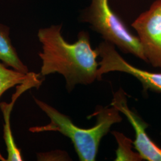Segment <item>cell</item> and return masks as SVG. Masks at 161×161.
I'll return each instance as SVG.
<instances>
[{
  "label": "cell",
  "instance_id": "5",
  "mask_svg": "<svg viewBox=\"0 0 161 161\" xmlns=\"http://www.w3.org/2000/svg\"><path fill=\"white\" fill-rule=\"evenodd\" d=\"M131 26L137 33L145 56L153 67L161 68V0H156Z\"/></svg>",
  "mask_w": 161,
  "mask_h": 161
},
{
  "label": "cell",
  "instance_id": "6",
  "mask_svg": "<svg viewBox=\"0 0 161 161\" xmlns=\"http://www.w3.org/2000/svg\"><path fill=\"white\" fill-rule=\"evenodd\" d=\"M110 106H114L125 115L131 123L136 133L133 144L143 159L149 161H161V149L149 138L146 129L148 127L136 112L130 109L128 105L127 95L120 88L114 93Z\"/></svg>",
  "mask_w": 161,
  "mask_h": 161
},
{
  "label": "cell",
  "instance_id": "4",
  "mask_svg": "<svg viewBox=\"0 0 161 161\" xmlns=\"http://www.w3.org/2000/svg\"><path fill=\"white\" fill-rule=\"evenodd\" d=\"M96 49L101 58L98 63V80H102L103 75L110 72H122L137 78L144 90L161 92V73L150 72L134 66L118 53L114 45L106 41L100 42Z\"/></svg>",
  "mask_w": 161,
  "mask_h": 161
},
{
  "label": "cell",
  "instance_id": "7",
  "mask_svg": "<svg viewBox=\"0 0 161 161\" xmlns=\"http://www.w3.org/2000/svg\"><path fill=\"white\" fill-rule=\"evenodd\" d=\"M42 77L39 74H35L31 78L23 82V84L17 86L16 92L12 97V102L10 103L2 102L0 103V108L3 112L4 125V139L5 141L7 158V161H22L23 157L21 153V150L17 147V145L14 142L12 134V128L10 125V114L14 104L18 97L23 92L32 88H38L42 82Z\"/></svg>",
  "mask_w": 161,
  "mask_h": 161
},
{
  "label": "cell",
  "instance_id": "2",
  "mask_svg": "<svg viewBox=\"0 0 161 161\" xmlns=\"http://www.w3.org/2000/svg\"><path fill=\"white\" fill-rule=\"evenodd\" d=\"M35 103L50 118L48 124L29 128L33 133L56 131L68 137L74 145L75 152L80 161H96L100 142L109 132L111 127L122 121L120 112L114 106H98L95 112L88 116H96V124L90 128L78 127L68 116L61 113L46 102L34 97Z\"/></svg>",
  "mask_w": 161,
  "mask_h": 161
},
{
  "label": "cell",
  "instance_id": "11",
  "mask_svg": "<svg viewBox=\"0 0 161 161\" xmlns=\"http://www.w3.org/2000/svg\"><path fill=\"white\" fill-rule=\"evenodd\" d=\"M38 161H72L68 153L64 150H56L46 153H36Z\"/></svg>",
  "mask_w": 161,
  "mask_h": 161
},
{
  "label": "cell",
  "instance_id": "9",
  "mask_svg": "<svg viewBox=\"0 0 161 161\" xmlns=\"http://www.w3.org/2000/svg\"><path fill=\"white\" fill-rule=\"evenodd\" d=\"M7 66L5 64L0 63V98L10 88L23 84L36 74L34 72L24 74L15 69H8ZM0 160H4L1 153Z\"/></svg>",
  "mask_w": 161,
  "mask_h": 161
},
{
  "label": "cell",
  "instance_id": "3",
  "mask_svg": "<svg viewBox=\"0 0 161 161\" xmlns=\"http://www.w3.org/2000/svg\"><path fill=\"white\" fill-rule=\"evenodd\" d=\"M80 20L125 53L147 62L138 36L132 34L110 7L109 0H92L82 13Z\"/></svg>",
  "mask_w": 161,
  "mask_h": 161
},
{
  "label": "cell",
  "instance_id": "1",
  "mask_svg": "<svg viewBox=\"0 0 161 161\" xmlns=\"http://www.w3.org/2000/svg\"><path fill=\"white\" fill-rule=\"evenodd\" d=\"M62 29V24L53 25L38 32L42 49L38 54L42 60L40 75H63L66 88L70 93L76 85H89L97 80L98 54L92 49L87 32L80 31L77 40L69 43L64 39Z\"/></svg>",
  "mask_w": 161,
  "mask_h": 161
},
{
  "label": "cell",
  "instance_id": "8",
  "mask_svg": "<svg viewBox=\"0 0 161 161\" xmlns=\"http://www.w3.org/2000/svg\"><path fill=\"white\" fill-rule=\"evenodd\" d=\"M0 61L19 72L29 73L28 67L20 60L12 45L9 37V29L4 26H0Z\"/></svg>",
  "mask_w": 161,
  "mask_h": 161
},
{
  "label": "cell",
  "instance_id": "10",
  "mask_svg": "<svg viewBox=\"0 0 161 161\" xmlns=\"http://www.w3.org/2000/svg\"><path fill=\"white\" fill-rule=\"evenodd\" d=\"M118 143L115 161H142L143 158L138 153L132 151L133 142L121 132L114 131L112 132Z\"/></svg>",
  "mask_w": 161,
  "mask_h": 161
}]
</instances>
